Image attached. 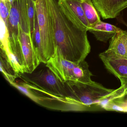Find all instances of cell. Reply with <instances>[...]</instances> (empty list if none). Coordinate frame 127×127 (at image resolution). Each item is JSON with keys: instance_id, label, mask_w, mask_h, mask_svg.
Wrapping results in <instances>:
<instances>
[{"instance_id": "cell-3", "label": "cell", "mask_w": 127, "mask_h": 127, "mask_svg": "<svg viewBox=\"0 0 127 127\" xmlns=\"http://www.w3.org/2000/svg\"><path fill=\"white\" fill-rule=\"evenodd\" d=\"M45 64L64 83L73 81L91 84L94 82L91 79L93 75L85 60L77 63L66 60L57 48L55 54Z\"/></svg>"}, {"instance_id": "cell-21", "label": "cell", "mask_w": 127, "mask_h": 127, "mask_svg": "<svg viewBox=\"0 0 127 127\" xmlns=\"http://www.w3.org/2000/svg\"><path fill=\"white\" fill-rule=\"evenodd\" d=\"M12 4L7 0H0V18L4 21L7 27Z\"/></svg>"}, {"instance_id": "cell-13", "label": "cell", "mask_w": 127, "mask_h": 127, "mask_svg": "<svg viewBox=\"0 0 127 127\" xmlns=\"http://www.w3.org/2000/svg\"><path fill=\"white\" fill-rule=\"evenodd\" d=\"M121 30L110 24L101 21L92 27L89 31L94 35L97 40L107 43Z\"/></svg>"}, {"instance_id": "cell-23", "label": "cell", "mask_w": 127, "mask_h": 127, "mask_svg": "<svg viewBox=\"0 0 127 127\" xmlns=\"http://www.w3.org/2000/svg\"><path fill=\"white\" fill-rule=\"evenodd\" d=\"M119 20L120 23H122L123 24V25H125V26H126L127 27V23H126V22H125V21L122 19V18H120L119 19Z\"/></svg>"}, {"instance_id": "cell-11", "label": "cell", "mask_w": 127, "mask_h": 127, "mask_svg": "<svg viewBox=\"0 0 127 127\" xmlns=\"http://www.w3.org/2000/svg\"><path fill=\"white\" fill-rule=\"evenodd\" d=\"M99 57L106 69L117 78H127V59L105 57Z\"/></svg>"}, {"instance_id": "cell-18", "label": "cell", "mask_w": 127, "mask_h": 127, "mask_svg": "<svg viewBox=\"0 0 127 127\" xmlns=\"http://www.w3.org/2000/svg\"><path fill=\"white\" fill-rule=\"evenodd\" d=\"M126 94V93L125 88L121 85L119 88L116 90H114L110 94L101 99L96 105L99 106L101 108L103 105L105 104L108 102L122 96Z\"/></svg>"}, {"instance_id": "cell-9", "label": "cell", "mask_w": 127, "mask_h": 127, "mask_svg": "<svg viewBox=\"0 0 127 127\" xmlns=\"http://www.w3.org/2000/svg\"><path fill=\"white\" fill-rule=\"evenodd\" d=\"M105 57L127 59V32L121 30L117 32L110 41L109 47L100 53Z\"/></svg>"}, {"instance_id": "cell-4", "label": "cell", "mask_w": 127, "mask_h": 127, "mask_svg": "<svg viewBox=\"0 0 127 127\" xmlns=\"http://www.w3.org/2000/svg\"><path fill=\"white\" fill-rule=\"evenodd\" d=\"M35 6L42 47L40 61L46 64L55 54L56 48L53 20L47 0H37Z\"/></svg>"}, {"instance_id": "cell-19", "label": "cell", "mask_w": 127, "mask_h": 127, "mask_svg": "<svg viewBox=\"0 0 127 127\" xmlns=\"http://www.w3.org/2000/svg\"><path fill=\"white\" fill-rule=\"evenodd\" d=\"M0 48L6 50L8 47L9 40V34L8 27L2 18H0Z\"/></svg>"}, {"instance_id": "cell-12", "label": "cell", "mask_w": 127, "mask_h": 127, "mask_svg": "<svg viewBox=\"0 0 127 127\" xmlns=\"http://www.w3.org/2000/svg\"><path fill=\"white\" fill-rule=\"evenodd\" d=\"M20 17L18 0H14L12 4L8 20V30L10 41L19 40Z\"/></svg>"}, {"instance_id": "cell-2", "label": "cell", "mask_w": 127, "mask_h": 127, "mask_svg": "<svg viewBox=\"0 0 127 127\" xmlns=\"http://www.w3.org/2000/svg\"><path fill=\"white\" fill-rule=\"evenodd\" d=\"M35 102L45 107L63 111H88L91 107L86 106L70 97L52 94L25 81L11 84Z\"/></svg>"}, {"instance_id": "cell-10", "label": "cell", "mask_w": 127, "mask_h": 127, "mask_svg": "<svg viewBox=\"0 0 127 127\" xmlns=\"http://www.w3.org/2000/svg\"><path fill=\"white\" fill-rule=\"evenodd\" d=\"M69 16L79 27L89 31L90 26L81 5V0H58Z\"/></svg>"}, {"instance_id": "cell-25", "label": "cell", "mask_w": 127, "mask_h": 127, "mask_svg": "<svg viewBox=\"0 0 127 127\" xmlns=\"http://www.w3.org/2000/svg\"><path fill=\"white\" fill-rule=\"evenodd\" d=\"M33 0V2H34L35 3H36V2H37V0Z\"/></svg>"}, {"instance_id": "cell-14", "label": "cell", "mask_w": 127, "mask_h": 127, "mask_svg": "<svg viewBox=\"0 0 127 127\" xmlns=\"http://www.w3.org/2000/svg\"><path fill=\"white\" fill-rule=\"evenodd\" d=\"M0 70L6 79L10 84L14 82L16 78L20 76L10 62L7 54L3 49L0 50Z\"/></svg>"}, {"instance_id": "cell-22", "label": "cell", "mask_w": 127, "mask_h": 127, "mask_svg": "<svg viewBox=\"0 0 127 127\" xmlns=\"http://www.w3.org/2000/svg\"><path fill=\"white\" fill-rule=\"evenodd\" d=\"M118 78L121 82V85L125 88L126 93L127 94V78L120 77Z\"/></svg>"}, {"instance_id": "cell-20", "label": "cell", "mask_w": 127, "mask_h": 127, "mask_svg": "<svg viewBox=\"0 0 127 127\" xmlns=\"http://www.w3.org/2000/svg\"><path fill=\"white\" fill-rule=\"evenodd\" d=\"M27 1H28V14H29L31 34L32 35L34 32L35 19L37 17L35 3L33 2L32 0H27Z\"/></svg>"}, {"instance_id": "cell-5", "label": "cell", "mask_w": 127, "mask_h": 127, "mask_svg": "<svg viewBox=\"0 0 127 127\" xmlns=\"http://www.w3.org/2000/svg\"><path fill=\"white\" fill-rule=\"evenodd\" d=\"M64 83L70 97L90 107L94 105H97L101 99L114 91L113 89L106 88L95 82L91 84H87L70 81Z\"/></svg>"}, {"instance_id": "cell-6", "label": "cell", "mask_w": 127, "mask_h": 127, "mask_svg": "<svg viewBox=\"0 0 127 127\" xmlns=\"http://www.w3.org/2000/svg\"><path fill=\"white\" fill-rule=\"evenodd\" d=\"M24 81L32 85L52 94L64 97H70L65 83L58 78L48 67L31 73L20 74Z\"/></svg>"}, {"instance_id": "cell-7", "label": "cell", "mask_w": 127, "mask_h": 127, "mask_svg": "<svg viewBox=\"0 0 127 127\" xmlns=\"http://www.w3.org/2000/svg\"><path fill=\"white\" fill-rule=\"evenodd\" d=\"M19 38L23 55L24 73H32L41 64L35 51L32 35L24 32L20 26Z\"/></svg>"}, {"instance_id": "cell-16", "label": "cell", "mask_w": 127, "mask_h": 127, "mask_svg": "<svg viewBox=\"0 0 127 127\" xmlns=\"http://www.w3.org/2000/svg\"><path fill=\"white\" fill-rule=\"evenodd\" d=\"M18 1L20 17V27L24 32L32 35L28 14V1L27 0H18Z\"/></svg>"}, {"instance_id": "cell-17", "label": "cell", "mask_w": 127, "mask_h": 127, "mask_svg": "<svg viewBox=\"0 0 127 127\" xmlns=\"http://www.w3.org/2000/svg\"><path fill=\"white\" fill-rule=\"evenodd\" d=\"M101 108L107 111L127 112V94L107 102Z\"/></svg>"}, {"instance_id": "cell-15", "label": "cell", "mask_w": 127, "mask_h": 127, "mask_svg": "<svg viewBox=\"0 0 127 127\" xmlns=\"http://www.w3.org/2000/svg\"><path fill=\"white\" fill-rule=\"evenodd\" d=\"M81 5L91 29L101 21L100 16L94 5L92 0H81Z\"/></svg>"}, {"instance_id": "cell-1", "label": "cell", "mask_w": 127, "mask_h": 127, "mask_svg": "<svg viewBox=\"0 0 127 127\" xmlns=\"http://www.w3.org/2000/svg\"><path fill=\"white\" fill-rule=\"evenodd\" d=\"M55 30L56 46L65 59L79 63L90 52L87 30L81 29L71 19L58 0H47Z\"/></svg>"}, {"instance_id": "cell-8", "label": "cell", "mask_w": 127, "mask_h": 127, "mask_svg": "<svg viewBox=\"0 0 127 127\" xmlns=\"http://www.w3.org/2000/svg\"><path fill=\"white\" fill-rule=\"evenodd\" d=\"M94 5L104 20L118 17L127 8V0H92Z\"/></svg>"}, {"instance_id": "cell-24", "label": "cell", "mask_w": 127, "mask_h": 127, "mask_svg": "<svg viewBox=\"0 0 127 127\" xmlns=\"http://www.w3.org/2000/svg\"><path fill=\"white\" fill-rule=\"evenodd\" d=\"M8 1L10 2L11 3H12L13 2V1H14V0H7Z\"/></svg>"}]
</instances>
